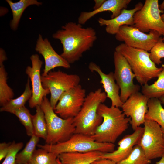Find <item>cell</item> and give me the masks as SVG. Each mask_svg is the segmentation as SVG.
<instances>
[{
  "instance_id": "e0dca14e",
  "label": "cell",
  "mask_w": 164,
  "mask_h": 164,
  "mask_svg": "<svg viewBox=\"0 0 164 164\" xmlns=\"http://www.w3.org/2000/svg\"><path fill=\"white\" fill-rule=\"evenodd\" d=\"M88 68L91 72H96L100 76V83L102 84L107 98L111 100V106L121 108L123 103L120 98V89L115 81L114 73L111 72L108 74L104 73L100 67L93 62L89 63Z\"/></svg>"
},
{
  "instance_id": "f35d334b",
  "label": "cell",
  "mask_w": 164,
  "mask_h": 164,
  "mask_svg": "<svg viewBox=\"0 0 164 164\" xmlns=\"http://www.w3.org/2000/svg\"><path fill=\"white\" fill-rule=\"evenodd\" d=\"M159 99L161 102V103L164 104V95L159 98Z\"/></svg>"
},
{
  "instance_id": "cb8c5ba5",
  "label": "cell",
  "mask_w": 164,
  "mask_h": 164,
  "mask_svg": "<svg viewBox=\"0 0 164 164\" xmlns=\"http://www.w3.org/2000/svg\"><path fill=\"white\" fill-rule=\"evenodd\" d=\"M158 79L153 84L142 86V93L148 98H158L164 95V64Z\"/></svg>"
},
{
  "instance_id": "8d00e7d4",
  "label": "cell",
  "mask_w": 164,
  "mask_h": 164,
  "mask_svg": "<svg viewBox=\"0 0 164 164\" xmlns=\"http://www.w3.org/2000/svg\"><path fill=\"white\" fill-rule=\"evenodd\" d=\"M159 9L161 12L164 13V0L160 5H159Z\"/></svg>"
},
{
  "instance_id": "7402d4cb",
  "label": "cell",
  "mask_w": 164,
  "mask_h": 164,
  "mask_svg": "<svg viewBox=\"0 0 164 164\" xmlns=\"http://www.w3.org/2000/svg\"><path fill=\"white\" fill-rule=\"evenodd\" d=\"M161 104L159 98L149 99L145 118V120L153 121L158 124L164 132V108Z\"/></svg>"
},
{
  "instance_id": "9a60e30c",
  "label": "cell",
  "mask_w": 164,
  "mask_h": 164,
  "mask_svg": "<svg viewBox=\"0 0 164 164\" xmlns=\"http://www.w3.org/2000/svg\"><path fill=\"white\" fill-rule=\"evenodd\" d=\"M35 50L43 57L45 66L41 76H46L51 70L57 67L69 69L70 66L64 59L58 54L52 47L47 38L43 39L39 34L36 42Z\"/></svg>"
},
{
  "instance_id": "83f0119b",
  "label": "cell",
  "mask_w": 164,
  "mask_h": 164,
  "mask_svg": "<svg viewBox=\"0 0 164 164\" xmlns=\"http://www.w3.org/2000/svg\"><path fill=\"white\" fill-rule=\"evenodd\" d=\"M31 137L23 150L17 154L15 164H27L31 158L39 138L34 135Z\"/></svg>"
},
{
  "instance_id": "ac0fdd59",
  "label": "cell",
  "mask_w": 164,
  "mask_h": 164,
  "mask_svg": "<svg viewBox=\"0 0 164 164\" xmlns=\"http://www.w3.org/2000/svg\"><path fill=\"white\" fill-rule=\"evenodd\" d=\"M143 5L142 3L139 2L133 9L129 10L123 9L121 13L114 18L106 19L100 18L98 20V22L101 26H106L105 31L107 33L115 35L121 26L125 25L130 26L133 25L134 14L142 8Z\"/></svg>"
},
{
  "instance_id": "b9f144b4",
  "label": "cell",
  "mask_w": 164,
  "mask_h": 164,
  "mask_svg": "<svg viewBox=\"0 0 164 164\" xmlns=\"http://www.w3.org/2000/svg\"><path fill=\"white\" fill-rule=\"evenodd\" d=\"M162 39L163 41H164V36L162 38Z\"/></svg>"
},
{
  "instance_id": "2e32d148",
  "label": "cell",
  "mask_w": 164,
  "mask_h": 164,
  "mask_svg": "<svg viewBox=\"0 0 164 164\" xmlns=\"http://www.w3.org/2000/svg\"><path fill=\"white\" fill-rule=\"evenodd\" d=\"M144 132V128L140 126L132 134L125 135L118 142L117 149L111 152L103 153L101 158L110 159L116 163L127 158L133 147L139 144Z\"/></svg>"
},
{
  "instance_id": "d6a6232c",
  "label": "cell",
  "mask_w": 164,
  "mask_h": 164,
  "mask_svg": "<svg viewBox=\"0 0 164 164\" xmlns=\"http://www.w3.org/2000/svg\"><path fill=\"white\" fill-rule=\"evenodd\" d=\"M11 143L3 142L0 143V161L6 157Z\"/></svg>"
},
{
  "instance_id": "7a4b0ae2",
  "label": "cell",
  "mask_w": 164,
  "mask_h": 164,
  "mask_svg": "<svg viewBox=\"0 0 164 164\" xmlns=\"http://www.w3.org/2000/svg\"><path fill=\"white\" fill-rule=\"evenodd\" d=\"M98 113L103 121L90 136L97 142L114 144L128 128L131 118L126 117L118 108L108 107L103 103L99 105Z\"/></svg>"
},
{
  "instance_id": "8992f818",
  "label": "cell",
  "mask_w": 164,
  "mask_h": 164,
  "mask_svg": "<svg viewBox=\"0 0 164 164\" xmlns=\"http://www.w3.org/2000/svg\"><path fill=\"white\" fill-rule=\"evenodd\" d=\"M40 106L44 113L47 125L46 144L53 145L65 142L75 133L73 118L65 119L59 117L46 97L43 98Z\"/></svg>"
},
{
  "instance_id": "603a6c76",
  "label": "cell",
  "mask_w": 164,
  "mask_h": 164,
  "mask_svg": "<svg viewBox=\"0 0 164 164\" xmlns=\"http://www.w3.org/2000/svg\"><path fill=\"white\" fill-rule=\"evenodd\" d=\"M30 81L28 77L23 92L18 97L11 99L1 107L0 109L1 112L11 113L14 110L25 106L26 102L28 100L29 101L32 96V91L30 87Z\"/></svg>"
},
{
  "instance_id": "ba28073f",
  "label": "cell",
  "mask_w": 164,
  "mask_h": 164,
  "mask_svg": "<svg viewBox=\"0 0 164 164\" xmlns=\"http://www.w3.org/2000/svg\"><path fill=\"white\" fill-rule=\"evenodd\" d=\"M161 12L158 0H146L142 8L135 13L132 26L144 33L155 31L164 36V22Z\"/></svg>"
},
{
  "instance_id": "30bf717a",
  "label": "cell",
  "mask_w": 164,
  "mask_h": 164,
  "mask_svg": "<svg viewBox=\"0 0 164 164\" xmlns=\"http://www.w3.org/2000/svg\"><path fill=\"white\" fill-rule=\"evenodd\" d=\"M115 81L120 90V97L124 103L132 94L139 92L140 86L134 83L135 75L125 57L115 51L114 53Z\"/></svg>"
},
{
  "instance_id": "d590c367",
  "label": "cell",
  "mask_w": 164,
  "mask_h": 164,
  "mask_svg": "<svg viewBox=\"0 0 164 164\" xmlns=\"http://www.w3.org/2000/svg\"><path fill=\"white\" fill-rule=\"evenodd\" d=\"M105 0H94L95 5L93 7L94 10H96L100 7Z\"/></svg>"
},
{
  "instance_id": "f546056e",
  "label": "cell",
  "mask_w": 164,
  "mask_h": 164,
  "mask_svg": "<svg viewBox=\"0 0 164 164\" xmlns=\"http://www.w3.org/2000/svg\"><path fill=\"white\" fill-rule=\"evenodd\" d=\"M151 160L146 156L142 147L136 145L128 156L125 159L117 163V164H149Z\"/></svg>"
},
{
  "instance_id": "52a82bcc",
  "label": "cell",
  "mask_w": 164,
  "mask_h": 164,
  "mask_svg": "<svg viewBox=\"0 0 164 164\" xmlns=\"http://www.w3.org/2000/svg\"><path fill=\"white\" fill-rule=\"evenodd\" d=\"M43 87L50 92V104L54 109L62 94L79 84L80 77L76 74H69L60 70L49 72L45 76H41Z\"/></svg>"
},
{
  "instance_id": "7c38bea8",
  "label": "cell",
  "mask_w": 164,
  "mask_h": 164,
  "mask_svg": "<svg viewBox=\"0 0 164 164\" xmlns=\"http://www.w3.org/2000/svg\"><path fill=\"white\" fill-rule=\"evenodd\" d=\"M86 97V90L79 84L62 94L54 111L63 118H73L81 110Z\"/></svg>"
},
{
  "instance_id": "f1b7e54d",
  "label": "cell",
  "mask_w": 164,
  "mask_h": 164,
  "mask_svg": "<svg viewBox=\"0 0 164 164\" xmlns=\"http://www.w3.org/2000/svg\"><path fill=\"white\" fill-rule=\"evenodd\" d=\"M19 119L24 127L27 135L32 136L34 135L32 116L29 110L25 106L14 110L12 112Z\"/></svg>"
},
{
  "instance_id": "e575fe53",
  "label": "cell",
  "mask_w": 164,
  "mask_h": 164,
  "mask_svg": "<svg viewBox=\"0 0 164 164\" xmlns=\"http://www.w3.org/2000/svg\"><path fill=\"white\" fill-rule=\"evenodd\" d=\"M7 59L4 50L2 48L0 50V65L3 64V62Z\"/></svg>"
},
{
  "instance_id": "4316f807",
  "label": "cell",
  "mask_w": 164,
  "mask_h": 164,
  "mask_svg": "<svg viewBox=\"0 0 164 164\" xmlns=\"http://www.w3.org/2000/svg\"><path fill=\"white\" fill-rule=\"evenodd\" d=\"M58 155L42 148L36 149L27 164H58Z\"/></svg>"
},
{
  "instance_id": "5bb4252c",
  "label": "cell",
  "mask_w": 164,
  "mask_h": 164,
  "mask_svg": "<svg viewBox=\"0 0 164 164\" xmlns=\"http://www.w3.org/2000/svg\"><path fill=\"white\" fill-rule=\"evenodd\" d=\"M32 66H28L25 73L31 81L32 94L29 101L30 108H33L40 106L43 98L50 93L48 89L44 88L42 85L40 70L43 62L37 54L32 55L30 57Z\"/></svg>"
},
{
  "instance_id": "9c48e42d",
  "label": "cell",
  "mask_w": 164,
  "mask_h": 164,
  "mask_svg": "<svg viewBox=\"0 0 164 164\" xmlns=\"http://www.w3.org/2000/svg\"><path fill=\"white\" fill-rule=\"evenodd\" d=\"M144 124L139 145L149 159L161 158L164 154V136L161 126L156 122L147 120Z\"/></svg>"
},
{
  "instance_id": "ab89813d",
  "label": "cell",
  "mask_w": 164,
  "mask_h": 164,
  "mask_svg": "<svg viewBox=\"0 0 164 164\" xmlns=\"http://www.w3.org/2000/svg\"><path fill=\"white\" fill-rule=\"evenodd\" d=\"M161 17L162 21L164 22V13L161 15Z\"/></svg>"
},
{
  "instance_id": "4dcf8cb0",
  "label": "cell",
  "mask_w": 164,
  "mask_h": 164,
  "mask_svg": "<svg viewBox=\"0 0 164 164\" xmlns=\"http://www.w3.org/2000/svg\"><path fill=\"white\" fill-rule=\"evenodd\" d=\"M150 53V59L155 64L159 65L162 63L161 59L164 58V42L162 37H160Z\"/></svg>"
},
{
  "instance_id": "277c9868",
  "label": "cell",
  "mask_w": 164,
  "mask_h": 164,
  "mask_svg": "<svg viewBox=\"0 0 164 164\" xmlns=\"http://www.w3.org/2000/svg\"><path fill=\"white\" fill-rule=\"evenodd\" d=\"M115 51L126 59L136 80L142 86L158 77L162 70V67H158L151 60L150 53L147 51L129 47L122 43L115 47Z\"/></svg>"
},
{
  "instance_id": "7bdbcfd3",
  "label": "cell",
  "mask_w": 164,
  "mask_h": 164,
  "mask_svg": "<svg viewBox=\"0 0 164 164\" xmlns=\"http://www.w3.org/2000/svg\"><path fill=\"white\" fill-rule=\"evenodd\" d=\"M163 132V134H164V132Z\"/></svg>"
},
{
  "instance_id": "d6986e66",
  "label": "cell",
  "mask_w": 164,
  "mask_h": 164,
  "mask_svg": "<svg viewBox=\"0 0 164 164\" xmlns=\"http://www.w3.org/2000/svg\"><path fill=\"white\" fill-rule=\"evenodd\" d=\"M131 0H105L101 6L97 9L91 12H82L78 18V23L84 24L94 15L105 11H110L111 19L118 16L123 9L127 8Z\"/></svg>"
},
{
  "instance_id": "60d3db41",
  "label": "cell",
  "mask_w": 164,
  "mask_h": 164,
  "mask_svg": "<svg viewBox=\"0 0 164 164\" xmlns=\"http://www.w3.org/2000/svg\"><path fill=\"white\" fill-rule=\"evenodd\" d=\"M57 160L58 164H63L60 162L58 158H57Z\"/></svg>"
},
{
  "instance_id": "836d02e7",
  "label": "cell",
  "mask_w": 164,
  "mask_h": 164,
  "mask_svg": "<svg viewBox=\"0 0 164 164\" xmlns=\"http://www.w3.org/2000/svg\"><path fill=\"white\" fill-rule=\"evenodd\" d=\"M92 164H117L114 161L108 159L101 158L94 162Z\"/></svg>"
},
{
  "instance_id": "6da1fadb",
  "label": "cell",
  "mask_w": 164,
  "mask_h": 164,
  "mask_svg": "<svg viewBox=\"0 0 164 164\" xmlns=\"http://www.w3.org/2000/svg\"><path fill=\"white\" fill-rule=\"evenodd\" d=\"M52 36L60 41L63 48L60 55L70 64L80 60L84 53L92 47L97 38L94 29L84 28L73 22L62 26Z\"/></svg>"
},
{
  "instance_id": "8fae6325",
  "label": "cell",
  "mask_w": 164,
  "mask_h": 164,
  "mask_svg": "<svg viewBox=\"0 0 164 164\" xmlns=\"http://www.w3.org/2000/svg\"><path fill=\"white\" fill-rule=\"evenodd\" d=\"M161 36L157 31L152 30L148 34L142 32L132 26L123 25L115 34L116 39L123 42L132 48L150 51Z\"/></svg>"
},
{
  "instance_id": "3957f363",
  "label": "cell",
  "mask_w": 164,
  "mask_h": 164,
  "mask_svg": "<svg viewBox=\"0 0 164 164\" xmlns=\"http://www.w3.org/2000/svg\"><path fill=\"white\" fill-rule=\"evenodd\" d=\"M107 98L101 88L90 92L86 96L83 105L77 115L73 118L75 133L91 136L102 123L103 118L98 113L100 104Z\"/></svg>"
},
{
  "instance_id": "74e56055",
  "label": "cell",
  "mask_w": 164,
  "mask_h": 164,
  "mask_svg": "<svg viewBox=\"0 0 164 164\" xmlns=\"http://www.w3.org/2000/svg\"><path fill=\"white\" fill-rule=\"evenodd\" d=\"M155 164H164V154L162 156L160 160L156 162Z\"/></svg>"
},
{
  "instance_id": "ffe728a7",
  "label": "cell",
  "mask_w": 164,
  "mask_h": 164,
  "mask_svg": "<svg viewBox=\"0 0 164 164\" xmlns=\"http://www.w3.org/2000/svg\"><path fill=\"white\" fill-rule=\"evenodd\" d=\"M103 153L98 151L61 153L58 158L63 164H92L101 158Z\"/></svg>"
},
{
  "instance_id": "d4e9b609",
  "label": "cell",
  "mask_w": 164,
  "mask_h": 164,
  "mask_svg": "<svg viewBox=\"0 0 164 164\" xmlns=\"http://www.w3.org/2000/svg\"><path fill=\"white\" fill-rule=\"evenodd\" d=\"M36 113L32 116L34 135L46 140L47 135V125L44 113L40 106L36 107Z\"/></svg>"
},
{
  "instance_id": "1f68e13d",
  "label": "cell",
  "mask_w": 164,
  "mask_h": 164,
  "mask_svg": "<svg viewBox=\"0 0 164 164\" xmlns=\"http://www.w3.org/2000/svg\"><path fill=\"white\" fill-rule=\"evenodd\" d=\"M23 145L22 142H16L13 141L11 142L6 156L1 164H15L17 155Z\"/></svg>"
},
{
  "instance_id": "4fadbf2b",
  "label": "cell",
  "mask_w": 164,
  "mask_h": 164,
  "mask_svg": "<svg viewBox=\"0 0 164 164\" xmlns=\"http://www.w3.org/2000/svg\"><path fill=\"white\" fill-rule=\"evenodd\" d=\"M149 99L142 93L138 92L131 95L121 107L125 116L131 118L130 124L134 130L145 122Z\"/></svg>"
},
{
  "instance_id": "44dd1931",
  "label": "cell",
  "mask_w": 164,
  "mask_h": 164,
  "mask_svg": "<svg viewBox=\"0 0 164 164\" xmlns=\"http://www.w3.org/2000/svg\"><path fill=\"white\" fill-rule=\"evenodd\" d=\"M9 5L12 14V19L11 21L10 26L13 30L17 29L22 15L25 10L28 6L32 5L39 6L42 3L36 0H20L16 2L11 0H6Z\"/></svg>"
},
{
  "instance_id": "5b68a950",
  "label": "cell",
  "mask_w": 164,
  "mask_h": 164,
  "mask_svg": "<svg viewBox=\"0 0 164 164\" xmlns=\"http://www.w3.org/2000/svg\"><path fill=\"white\" fill-rule=\"evenodd\" d=\"M39 148L59 155L69 152H87L98 151L103 153L114 151V144L97 142L90 136L79 133L74 134L68 140L53 145H37Z\"/></svg>"
},
{
  "instance_id": "484cf974",
  "label": "cell",
  "mask_w": 164,
  "mask_h": 164,
  "mask_svg": "<svg viewBox=\"0 0 164 164\" xmlns=\"http://www.w3.org/2000/svg\"><path fill=\"white\" fill-rule=\"evenodd\" d=\"M8 74L3 64L0 65V105L2 107L13 98L14 94L7 83Z\"/></svg>"
}]
</instances>
